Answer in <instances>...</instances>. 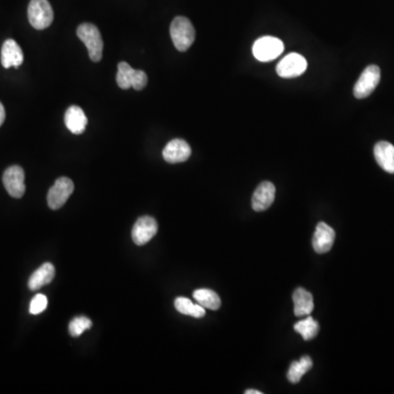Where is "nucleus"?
Returning a JSON list of instances; mask_svg holds the SVG:
<instances>
[{
  "label": "nucleus",
  "instance_id": "nucleus-1",
  "mask_svg": "<svg viewBox=\"0 0 394 394\" xmlns=\"http://www.w3.org/2000/svg\"><path fill=\"white\" fill-rule=\"evenodd\" d=\"M172 42L178 51L185 52L195 41V29L192 22L185 17H177L170 26Z\"/></svg>",
  "mask_w": 394,
  "mask_h": 394
},
{
  "label": "nucleus",
  "instance_id": "nucleus-2",
  "mask_svg": "<svg viewBox=\"0 0 394 394\" xmlns=\"http://www.w3.org/2000/svg\"><path fill=\"white\" fill-rule=\"evenodd\" d=\"M77 36L85 43L93 62H100L103 54V40L99 29L91 24H82L78 26Z\"/></svg>",
  "mask_w": 394,
  "mask_h": 394
},
{
  "label": "nucleus",
  "instance_id": "nucleus-3",
  "mask_svg": "<svg viewBox=\"0 0 394 394\" xmlns=\"http://www.w3.org/2000/svg\"><path fill=\"white\" fill-rule=\"evenodd\" d=\"M28 18L36 30L49 28L54 20V13L49 0H31L29 3Z\"/></svg>",
  "mask_w": 394,
  "mask_h": 394
},
{
  "label": "nucleus",
  "instance_id": "nucleus-4",
  "mask_svg": "<svg viewBox=\"0 0 394 394\" xmlns=\"http://www.w3.org/2000/svg\"><path fill=\"white\" fill-rule=\"evenodd\" d=\"M118 68L116 82L120 89L127 90L132 87L135 90H143L148 84V77L143 70H134L125 62H120Z\"/></svg>",
  "mask_w": 394,
  "mask_h": 394
},
{
  "label": "nucleus",
  "instance_id": "nucleus-5",
  "mask_svg": "<svg viewBox=\"0 0 394 394\" xmlns=\"http://www.w3.org/2000/svg\"><path fill=\"white\" fill-rule=\"evenodd\" d=\"M252 51L259 62H271L284 52V43L275 36H262L254 42Z\"/></svg>",
  "mask_w": 394,
  "mask_h": 394
},
{
  "label": "nucleus",
  "instance_id": "nucleus-6",
  "mask_svg": "<svg viewBox=\"0 0 394 394\" xmlns=\"http://www.w3.org/2000/svg\"><path fill=\"white\" fill-rule=\"evenodd\" d=\"M380 79H381V70L377 65L366 67L354 86V95L356 99H365L369 97L374 93Z\"/></svg>",
  "mask_w": 394,
  "mask_h": 394
},
{
  "label": "nucleus",
  "instance_id": "nucleus-7",
  "mask_svg": "<svg viewBox=\"0 0 394 394\" xmlns=\"http://www.w3.org/2000/svg\"><path fill=\"white\" fill-rule=\"evenodd\" d=\"M74 183L68 178H59L54 185L49 189L47 194V204L51 210H59L65 205L70 195L74 192Z\"/></svg>",
  "mask_w": 394,
  "mask_h": 394
},
{
  "label": "nucleus",
  "instance_id": "nucleus-8",
  "mask_svg": "<svg viewBox=\"0 0 394 394\" xmlns=\"http://www.w3.org/2000/svg\"><path fill=\"white\" fill-rule=\"evenodd\" d=\"M307 68L308 63L305 57L297 53H290L277 64L276 72L279 77L296 78L301 76Z\"/></svg>",
  "mask_w": 394,
  "mask_h": 394
},
{
  "label": "nucleus",
  "instance_id": "nucleus-9",
  "mask_svg": "<svg viewBox=\"0 0 394 394\" xmlns=\"http://www.w3.org/2000/svg\"><path fill=\"white\" fill-rule=\"evenodd\" d=\"M3 185L10 196L21 198L26 193L24 171L21 166H9L3 177Z\"/></svg>",
  "mask_w": 394,
  "mask_h": 394
},
{
  "label": "nucleus",
  "instance_id": "nucleus-10",
  "mask_svg": "<svg viewBox=\"0 0 394 394\" xmlns=\"http://www.w3.org/2000/svg\"><path fill=\"white\" fill-rule=\"evenodd\" d=\"M157 231L158 223L156 219L150 216H143L134 225L132 238L137 246H143L156 236Z\"/></svg>",
  "mask_w": 394,
  "mask_h": 394
},
{
  "label": "nucleus",
  "instance_id": "nucleus-11",
  "mask_svg": "<svg viewBox=\"0 0 394 394\" xmlns=\"http://www.w3.org/2000/svg\"><path fill=\"white\" fill-rule=\"evenodd\" d=\"M192 149L189 143L183 139H173L168 143L162 151V156L164 160L169 164H180V162L187 161L191 157Z\"/></svg>",
  "mask_w": 394,
  "mask_h": 394
},
{
  "label": "nucleus",
  "instance_id": "nucleus-12",
  "mask_svg": "<svg viewBox=\"0 0 394 394\" xmlns=\"http://www.w3.org/2000/svg\"><path fill=\"white\" fill-rule=\"evenodd\" d=\"M276 189L271 182H262L259 187H256L255 192L252 196V208L255 212H264L271 206L274 203Z\"/></svg>",
  "mask_w": 394,
  "mask_h": 394
},
{
  "label": "nucleus",
  "instance_id": "nucleus-13",
  "mask_svg": "<svg viewBox=\"0 0 394 394\" xmlns=\"http://www.w3.org/2000/svg\"><path fill=\"white\" fill-rule=\"evenodd\" d=\"M336 240V231L325 223H317L313 235V246L319 254L330 251Z\"/></svg>",
  "mask_w": 394,
  "mask_h": 394
},
{
  "label": "nucleus",
  "instance_id": "nucleus-14",
  "mask_svg": "<svg viewBox=\"0 0 394 394\" xmlns=\"http://www.w3.org/2000/svg\"><path fill=\"white\" fill-rule=\"evenodd\" d=\"M65 125L74 135H80L86 131L87 127L88 118L85 112L77 105H72L67 109L65 113Z\"/></svg>",
  "mask_w": 394,
  "mask_h": 394
},
{
  "label": "nucleus",
  "instance_id": "nucleus-15",
  "mask_svg": "<svg viewBox=\"0 0 394 394\" xmlns=\"http://www.w3.org/2000/svg\"><path fill=\"white\" fill-rule=\"evenodd\" d=\"M24 52L15 40H7L1 49V64L5 68L21 66L24 63Z\"/></svg>",
  "mask_w": 394,
  "mask_h": 394
},
{
  "label": "nucleus",
  "instance_id": "nucleus-16",
  "mask_svg": "<svg viewBox=\"0 0 394 394\" xmlns=\"http://www.w3.org/2000/svg\"><path fill=\"white\" fill-rule=\"evenodd\" d=\"M377 164L388 173H394V146L388 141H379L374 149Z\"/></svg>",
  "mask_w": 394,
  "mask_h": 394
},
{
  "label": "nucleus",
  "instance_id": "nucleus-17",
  "mask_svg": "<svg viewBox=\"0 0 394 394\" xmlns=\"http://www.w3.org/2000/svg\"><path fill=\"white\" fill-rule=\"evenodd\" d=\"M294 300V315L296 317H306L313 313L315 304H313V294L305 288H297L292 294Z\"/></svg>",
  "mask_w": 394,
  "mask_h": 394
},
{
  "label": "nucleus",
  "instance_id": "nucleus-18",
  "mask_svg": "<svg viewBox=\"0 0 394 394\" xmlns=\"http://www.w3.org/2000/svg\"><path fill=\"white\" fill-rule=\"evenodd\" d=\"M54 265L51 263H44L42 267L34 271L29 279V288L33 292L34 290H41L42 287L49 284L54 279Z\"/></svg>",
  "mask_w": 394,
  "mask_h": 394
},
{
  "label": "nucleus",
  "instance_id": "nucleus-19",
  "mask_svg": "<svg viewBox=\"0 0 394 394\" xmlns=\"http://www.w3.org/2000/svg\"><path fill=\"white\" fill-rule=\"evenodd\" d=\"M313 366V359L310 358L309 356H304L299 361L292 363L290 370L287 372V378L292 384H298Z\"/></svg>",
  "mask_w": 394,
  "mask_h": 394
},
{
  "label": "nucleus",
  "instance_id": "nucleus-20",
  "mask_svg": "<svg viewBox=\"0 0 394 394\" xmlns=\"http://www.w3.org/2000/svg\"><path fill=\"white\" fill-rule=\"evenodd\" d=\"M193 297L205 309L218 310L221 308V300L215 292L210 290H197L193 294Z\"/></svg>",
  "mask_w": 394,
  "mask_h": 394
},
{
  "label": "nucleus",
  "instance_id": "nucleus-21",
  "mask_svg": "<svg viewBox=\"0 0 394 394\" xmlns=\"http://www.w3.org/2000/svg\"><path fill=\"white\" fill-rule=\"evenodd\" d=\"M175 309L182 315H191L193 317H203L205 315V308L202 307L200 304H193L191 300L184 297H179L174 301Z\"/></svg>",
  "mask_w": 394,
  "mask_h": 394
},
{
  "label": "nucleus",
  "instance_id": "nucleus-22",
  "mask_svg": "<svg viewBox=\"0 0 394 394\" xmlns=\"http://www.w3.org/2000/svg\"><path fill=\"white\" fill-rule=\"evenodd\" d=\"M294 331L299 333L300 336L305 340H310L315 338L319 333V323L311 317H307L305 320L299 321L294 324Z\"/></svg>",
  "mask_w": 394,
  "mask_h": 394
},
{
  "label": "nucleus",
  "instance_id": "nucleus-23",
  "mask_svg": "<svg viewBox=\"0 0 394 394\" xmlns=\"http://www.w3.org/2000/svg\"><path fill=\"white\" fill-rule=\"evenodd\" d=\"M93 326V321L86 317H74L70 323V333L72 338H78Z\"/></svg>",
  "mask_w": 394,
  "mask_h": 394
},
{
  "label": "nucleus",
  "instance_id": "nucleus-24",
  "mask_svg": "<svg viewBox=\"0 0 394 394\" xmlns=\"http://www.w3.org/2000/svg\"><path fill=\"white\" fill-rule=\"evenodd\" d=\"M47 307V298L43 294H38L36 297L31 300L30 304V313L31 315H40L43 313L44 310Z\"/></svg>",
  "mask_w": 394,
  "mask_h": 394
},
{
  "label": "nucleus",
  "instance_id": "nucleus-25",
  "mask_svg": "<svg viewBox=\"0 0 394 394\" xmlns=\"http://www.w3.org/2000/svg\"><path fill=\"white\" fill-rule=\"evenodd\" d=\"M6 118V111L3 103L0 102V126L3 125Z\"/></svg>",
  "mask_w": 394,
  "mask_h": 394
},
{
  "label": "nucleus",
  "instance_id": "nucleus-26",
  "mask_svg": "<svg viewBox=\"0 0 394 394\" xmlns=\"http://www.w3.org/2000/svg\"><path fill=\"white\" fill-rule=\"evenodd\" d=\"M246 394H262V392L258 391V390L249 389L246 390Z\"/></svg>",
  "mask_w": 394,
  "mask_h": 394
}]
</instances>
